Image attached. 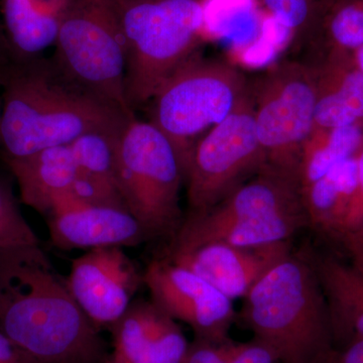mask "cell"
<instances>
[{"label":"cell","mask_w":363,"mask_h":363,"mask_svg":"<svg viewBox=\"0 0 363 363\" xmlns=\"http://www.w3.org/2000/svg\"><path fill=\"white\" fill-rule=\"evenodd\" d=\"M0 329L42 363H104V341L40 247L0 252Z\"/></svg>","instance_id":"obj_1"},{"label":"cell","mask_w":363,"mask_h":363,"mask_svg":"<svg viewBox=\"0 0 363 363\" xmlns=\"http://www.w3.org/2000/svg\"><path fill=\"white\" fill-rule=\"evenodd\" d=\"M2 86L4 160L69 145L88 131L116 130L130 118L73 82L54 60L38 58L7 66Z\"/></svg>","instance_id":"obj_2"},{"label":"cell","mask_w":363,"mask_h":363,"mask_svg":"<svg viewBox=\"0 0 363 363\" xmlns=\"http://www.w3.org/2000/svg\"><path fill=\"white\" fill-rule=\"evenodd\" d=\"M243 298L241 322L279 363H322L333 350L328 307L307 252L291 253Z\"/></svg>","instance_id":"obj_3"},{"label":"cell","mask_w":363,"mask_h":363,"mask_svg":"<svg viewBox=\"0 0 363 363\" xmlns=\"http://www.w3.org/2000/svg\"><path fill=\"white\" fill-rule=\"evenodd\" d=\"M126 52L131 108L150 101L206 39L205 0H111Z\"/></svg>","instance_id":"obj_4"},{"label":"cell","mask_w":363,"mask_h":363,"mask_svg":"<svg viewBox=\"0 0 363 363\" xmlns=\"http://www.w3.org/2000/svg\"><path fill=\"white\" fill-rule=\"evenodd\" d=\"M308 225L298 180L262 169L225 199L203 213L188 214L172 250L208 242L257 247L290 241Z\"/></svg>","instance_id":"obj_5"},{"label":"cell","mask_w":363,"mask_h":363,"mask_svg":"<svg viewBox=\"0 0 363 363\" xmlns=\"http://www.w3.org/2000/svg\"><path fill=\"white\" fill-rule=\"evenodd\" d=\"M117 185L126 209L154 238H171L184 218L180 160L166 135L150 121L130 117L116 140Z\"/></svg>","instance_id":"obj_6"},{"label":"cell","mask_w":363,"mask_h":363,"mask_svg":"<svg viewBox=\"0 0 363 363\" xmlns=\"http://www.w3.org/2000/svg\"><path fill=\"white\" fill-rule=\"evenodd\" d=\"M250 88L236 67L198 52L157 91L150 121L173 145L184 179L196 143L231 113Z\"/></svg>","instance_id":"obj_7"},{"label":"cell","mask_w":363,"mask_h":363,"mask_svg":"<svg viewBox=\"0 0 363 363\" xmlns=\"http://www.w3.org/2000/svg\"><path fill=\"white\" fill-rule=\"evenodd\" d=\"M56 55L60 70L121 112L135 116L126 95V52L111 0H66Z\"/></svg>","instance_id":"obj_8"},{"label":"cell","mask_w":363,"mask_h":363,"mask_svg":"<svg viewBox=\"0 0 363 363\" xmlns=\"http://www.w3.org/2000/svg\"><path fill=\"white\" fill-rule=\"evenodd\" d=\"M252 89L264 169L298 182L303 147L314 128V66L283 62L262 75Z\"/></svg>","instance_id":"obj_9"},{"label":"cell","mask_w":363,"mask_h":363,"mask_svg":"<svg viewBox=\"0 0 363 363\" xmlns=\"http://www.w3.org/2000/svg\"><path fill=\"white\" fill-rule=\"evenodd\" d=\"M264 167L250 88L231 113L193 149L185 175L189 214L216 206Z\"/></svg>","instance_id":"obj_10"},{"label":"cell","mask_w":363,"mask_h":363,"mask_svg":"<svg viewBox=\"0 0 363 363\" xmlns=\"http://www.w3.org/2000/svg\"><path fill=\"white\" fill-rule=\"evenodd\" d=\"M143 285L152 302L177 322L187 324L195 338L228 340L235 321L233 300L201 277L168 257L154 259L143 272Z\"/></svg>","instance_id":"obj_11"},{"label":"cell","mask_w":363,"mask_h":363,"mask_svg":"<svg viewBox=\"0 0 363 363\" xmlns=\"http://www.w3.org/2000/svg\"><path fill=\"white\" fill-rule=\"evenodd\" d=\"M65 281L91 323L111 330L143 285V272L123 247L94 248L71 262Z\"/></svg>","instance_id":"obj_12"},{"label":"cell","mask_w":363,"mask_h":363,"mask_svg":"<svg viewBox=\"0 0 363 363\" xmlns=\"http://www.w3.org/2000/svg\"><path fill=\"white\" fill-rule=\"evenodd\" d=\"M292 252L291 240L257 247L208 242L184 250L169 248L166 257L233 301L245 298L272 267Z\"/></svg>","instance_id":"obj_13"},{"label":"cell","mask_w":363,"mask_h":363,"mask_svg":"<svg viewBox=\"0 0 363 363\" xmlns=\"http://www.w3.org/2000/svg\"><path fill=\"white\" fill-rule=\"evenodd\" d=\"M45 217L52 245L65 252L136 247L150 240L128 210L85 204L71 193L60 197Z\"/></svg>","instance_id":"obj_14"},{"label":"cell","mask_w":363,"mask_h":363,"mask_svg":"<svg viewBox=\"0 0 363 363\" xmlns=\"http://www.w3.org/2000/svg\"><path fill=\"white\" fill-rule=\"evenodd\" d=\"M111 331L113 352L128 363H181L189 345L176 320L152 300L133 301Z\"/></svg>","instance_id":"obj_15"},{"label":"cell","mask_w":363,"mask_h":363,"mask_svg":"<svg viewBox=\"0 0 363 363\" xmlns=\"http://www.w3.org/2000/svg\"><path fill=\"white\" fill-rule=\"evenodd\" d=\"M314 65L316 106L314 128H345L363 121V73L352 52L328 51Z\"/></svg>","instance_id":"obj_16"},{"label":"cell","mask_w":363,"mask_h":363,"mask_svg":"<svg viewBox=\"0 0 363 363\" xmlns=\"http://www.w3.org/2000/svg\"><path fill=\"white\" fill-rule=\"evenodd\" d=\"M26 206L47 216L62 196L71 193L78 167L70 145L40 150L18 160H4Z\"/></svg>","instance_id":"obj_17"},{"label":"cell","mask_w":363,"mask_h":363,"mask_svg":"<svg viewBox=\"0 0 363 363\" xmlns=\"http://www.w3.org/2000/svg\"><path fill=\"white\" fill-rule=\"evenodd\" d=\"M306 252L323 291L333 339L363 338V271L330 255Z\"/></svg>","instance_id":"obj_18"},{"label":"cell","mask_w":363,"mask_h":363,"mask_svg":"<svg viewBox=\"0 0 363 363\" xmlns=\"http://www.w3.org/2000/svg\"><path fill=\"white\" fill-rule=\"evenodd\" d=\"M9 49L18 62L32 61L56 44L64 6H45L38 0H0Z\"/></svg>","instance_id":"obj_19"},{"label":"cell","mask_w":363,"mask_h":363,"mask_svg":"<svg viewBox=\"0 0 363 363\" xmlns=\"http://www.w3.org/2000/svg\"><path fill=\"white\" fill-rule=\"evenodd\" d=\"M357 184V156L346 160L323 177L303 188L308 225L338 238Z\"/></svg>","instance_id":"obj_20"},{"label":"cell","mask_w":363,"mask_h":363,"mask_svg":"<svg viewBox=\"0 0 363 363\" xmlns=\"http://www.w3.org/2000/svg\"><path fill=\"white\" fill-rule=\"evenodd\" d=\"M363 145L359 124L329 130H313L303 147L298 167L301 190L338 164L355 157Z\"/></svg>","instance_id":"obj_21"},{"label":"cell","mask_w":363,"mask_h":363,"mask_svg":"<svg viewBox=\"0 0 363 363\" xmlns=\"http://www.w3.org/2000/svg\"><path fill=\"white\" fill-rule=\"evenodd\" d=\"M309 40L322 52H354L363 45V0H330Z\"/></svg>","instance_id":"obj_22"},{"label":"cell","mask_w":363,"mask_h":363,"mask_svg":"<svg viewBox=\"0 0 363 363\" xmlns=\"http://www.w3.org/2000/svg\"><path fill=\"white\" fill-rule=\"evenodd\" d=\"M121 128L88 131L69 145L79 171L108 184L116 190V140Z\"/></svg>","instance_id":"obj_23"},{"label":"cell","mask_w":363,"mask_h":363,"mask_svg":"<svg viewBox=\"0 0 363 363\" xmlns=\"http://www.w3.org/2000/svg\"><path fill=\"white\" fill-rule=\"evenodd\" d=\"M40 245L39 238L21 214L11 185L0 180V252Z\"/></svg>","instance_id":"obj_24"},{"label":"cell","mask_w":363,"mask_h":363,"mask_svg":"<svg viewBox=\"0 0 363 363\" xmlns=\"http://www.w3.org/2000/svg\"><path fill=\"white\" fill-rule=\"evenodd\" d=\"M357 184L337 240H347L363 230V145L357 155Z\"/></svg>","instance_id":"obj_25"},{"label":"cell","mask_w":363,"mask_h":363,"mask_svg":"<svg viewBox=\"0 0 363 363\" xmlns=\"http://www.w3.org/2000/svg\"><path fill=\"white\" fill-rule=\"evenodd\" d=\"M231 342V339L224 342H212L195 338L193 342L189 343L181 363H227Z\"/></svg>","instance_id":"obj_26"},{"label":"cell","mask_w":363,"mask_h":363,"mask_svg":"<svg viewBox=\"0 0 363 363\" xmlns=\"http://www.w3.org/2000/svg\"><path fill=\"white\" fill-rule=\"evenodd\" d=\"M228 363H279L276 355L257 341L231 342Z\"/></svg>","instance_id":"obj_27"},{"label":"cell","mask_w":363,"mask_h":363,"mask_svg":"<svg viewBox=\"0 0 363 363\" xmlns=\"http://www.w3.org/2000/svg\"><path fill=\"white\" fill-rule=\"evenodd\" d=\"M0 363H42L11 340L0 329Z\"/></svg>","instance_id":"obj_28"},{"label":"cell","mask_w":363,"mask_h":363,"mask_svg":"<svg viewBox=\"0 0 363 363\" xmlns=\"http://www.w3.org/2000/svg\"><path fill=\"white\" fill-rule=\"evenodd\" d=\"M322 363H363V338L351 341L342 350H332Z\"/></svg>","instance_id":"obj_29"},{"label":"cell","mask_w":363,"mask_h":363,"mask_svg":"<svg viewBox=\"0 0 363 363\" xmlns=\"http://www.w3.org/2000/svg\"><path fill=\"white\" fill-rule=\"evenodd\" d=\"M352 55L353 59H354L358 68H359L360 71L363 73V45L358 48L354 52H352Z\"/></svg>","instance_id":"obj_30"},{"label":"cell","mask_w":363,"mask_h":363,"mask_svg":"<svg viewBox=\"0 0 363 363\" xmlns=\"http://www.w3.org/2000/svg\"><path fill=\"white\" fill-rule=\"evenodd\" d=\"M40 4L48 6H62L65 4L66 0H38Z\"/></svg>","instance_id":"obj_31"},{"label":"cell","mask_w":363,"mask_h":363,"mask_svg":"<svg viewBox=\"0 0 363 363\" xmlns=\"http://www.w3.org/2000/svg\"><path fill=\"white\" fill-rule=\"evenodd\" d=\"M104 363H123L121 362V358L117 357L116 353L112 352L111 355H107L106 359Z\"/></svg>","instance_id":"obj_32"},{"label":"cell","mask_w":363,"mask_h":363,"mask_svg":"<svg viewBox=\"0 0 363 363\" xmlns=\"http://www.w3.org/2000/svg\"><path fill=\"white\" fill-rule=\"evenodd\" d=\"M4 52V37H2L1 30H0V62L2 61V60H4V56L2 55V52ZM0 66H6L4 65V64L0 63Z\"/></svg>","instance_id":"obj_33"},{"label":"cell","mask_w":363,"mask_h":363,"mask_svg":"<svg viewBox=\"0 0 363 363\" xmlns=\"http://www.w3.org/2000/svg\"><path fill=\"white\" fill-rule=\"evenodd\" d=\"M7 66H0V85L4 84L6 79Z\"/></svg>","instance_id":"obj_34"},{"label":"cell","mask_w":363,"mask_h":363,"mask_svg":"<svg viewBox=\"0 0 363 363\" xmlns=\"http://www.w3.org/2000/svg\"><path fill=\"white\" fill-rule=\"evenodd\" d=\"M117 357H118V355H117ZM118 357L121 358V362H123V363H128V362H125V360L123 359V358H121V357Z\"/></svg>","instance_id":"obj_35"},{"label":"cell","mask_w":363,"mask_h":363,"mask_svg":"<svg viewBox=\"0 0 363 363\" xmlns=\"http://www.w3.org/2000/svg\"><path fill=\"white\" fill-rule=\"evenodd\" d=\"M359 125H360V128H362V130L363 131V121H362V123H359Z\"/></svg>","instance_id":"obj_36"},{"label":"cell","mask_w":363,"mask_h":363,"mask_svg":"<svg viewBox=\"0 0 363 363\" xmlns=\"http://www.w3.org/2000/svg\"><path fill=\"white\" fill-rule=\"evenodd\" d=\"M0 117H1V104H0Z\"/></svg>","instance_id":"obj_37"}]
</instances>
